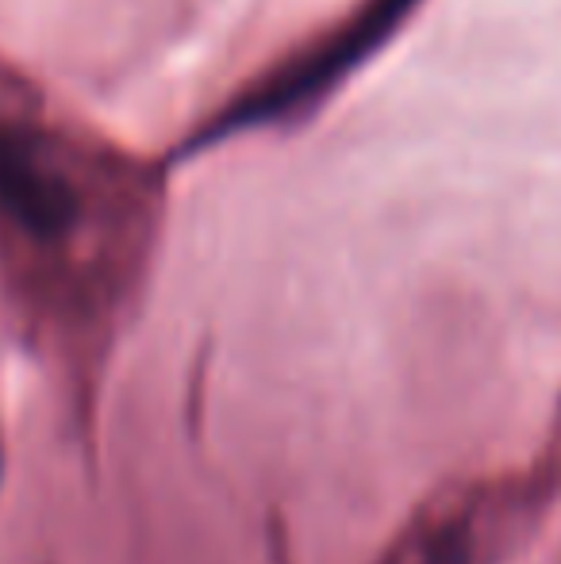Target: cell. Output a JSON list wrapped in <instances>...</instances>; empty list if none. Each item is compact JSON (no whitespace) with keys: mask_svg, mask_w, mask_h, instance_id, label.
I'll return each instance as SVG.
<instances>
[{"mask_svg":"<svg viewBox=\"0 0 561 564\" xmlns=\"http://www.w3.org/2000/svg\"><path fill=\"white\" fill-rule=\"evenodd\" d=\"M162 181L0 66V258L35 319L105 323L154 242Z\"/></svg>","mask_w":561,"mask_h":564,"instance_id":"cell-1","label":"cell"},{"mask_svg":"<svg viewBox=\"0 0 561 564\" xmlns=\"http://www.w3.org/2000/svg\"><path fill=\"white\" fill-rule=\"evenodd\" d=\"M416 0H366L358 12L346 15V23H338L335 31L308 43L292 58H284V66L262 74L250 89H242L208 123V139H224V134L235 131H255V127L278 123L284 116L312 108L315 100H323V93L331 85L343 82L346 69L358 66L404 20V12Z\"/></svg>","mask_w":561,"mask_h":564,"instance_id":"cell-2","label":"cell"},{"mask_svg":"<svg viewBox=\"0 0 561 564\" xmlns=\"http://www.w3.org/2000/svg\"><path fill=\"white\" fill-rule=\"evenodd\" d=\"M531 519L527 484H473L423 511L385 564H493Z\"/></svg>","mask_w":561,"mask_h":564,"instance_id":"cell-3","label":"cell"}]
</instances>
